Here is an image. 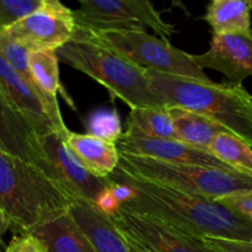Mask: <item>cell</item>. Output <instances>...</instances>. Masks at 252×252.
Returning <instances> with one entry per match:
<instances>
[{
	"label": "cell",
	"mask_w": 252,
	"mask_h": 252,
	"mask_svg": "<svg viewBox=\"0 0 252 252\" xmlns=\"http://www.w3.org/2000/svg\"><path fill=\"white\" fill-rule=\"evenodd\" d=\"M69 212L85 231L96 252H130L125 236L100 209L83 201H74Z\"/></svg>",
	"instance_id": "2e32d148"
},
{
	"label": "cell",
	"mask_w": 252,
	"mask_h": 252,
	"mask_svg": "<svg viewBox=\"0 0 252 252\" xmlns=\"http://www.w3.org/2000/svg\"><path fill=\"white\" fill-rule=\"evenodd\" d=\"M110 219L116 228L150 252H214L201 239L144 214L118 208Z\"/></svg>",
	"instance_id": "30bf717a"
},
{
	"label": "cell",
	"mask_w": 252,
	"mask_h": 252,
	"mask_svg": "<svg viewBox=\"0 0 252 252\" xmlns=\"http://www.w3.org/2000/svg\"><path fill=\"white\" fill-rule=\"evenodd\" d=\"M74 10L75 26L88 33L107 31H145L152 29L160 38L169 41L175 26L162 20L148 0H80Z\"/></svg>",
	"instance_id": "52a82bcc"
},
{
	"label": "cell",
	"mask_w": 252,
	"mask_h": 252,
	"mask_svg": "<svg viewBox=\"0 0 252 252\" xmlns=\"http://www.w3.org/2000/svg\"><path fill=\"white\" fill-rule=\"evenodd\" d=\"M5 252H48L44 244L33 234L15 235L10 240Z\"/></svg>",
	"instance_id": "83f0119b"
},
{
	"label": "cell",
	"mask_w": 252,
	"mask_h": 252,
	"mask_svg": "<svg viewBox=\"0 0 252 252\" xmlns=\"http://www.w3.org/2000/svg\"><path fill=\"white\" fill-rule=\"evenodd\" d=\"M0 89L33 127L39 138L57 132L41 96L12 69L0 53Z\"/></svg>",
	"instance_id": "5bb4252c"
},
{
	"label": "cell",
	"mask_w": 252,
	"mask_h": 252,
	"mask_svg": "<svg viewBox=\"0 0 252 252\" xmlns=\"http://www.w3.org/2000/svg\"><path fill=\"white\" fill-rule=\"evenodd\" d=\"M30 66L37 86L56 110H59L58 95L63 96L65 102L70 105L71 110H75L73 100L61 84L59 58L56 51L30 52Z\"/></svg>",
	"instance_id": "ffe728a7"
},
{
	"label": "cell",
	"mask_w": 252,
	"mask_h": 252,
	"mask_svg": "<svg viewBox=\"0 0 252 252\" xmlns=\"http://www.w3.org/2000/svg\"><path fill=\"white\" fill-rule=\"evenodd\" d=\"M0 53L4 57L5 61L12 66V69L26 81L27 85L41 96L42 100L46 103L47 110H48V113L49 116H51V120L52 122H53V126L54 128H56L57 133H59L62 137H65V135L68 134L69 129L66 128L65 123H64L61 111L56 110V108L47 101V98L44 97L42 91L39 90V88L37 86L36 80H34L33 78V74H32L31 71V66H30V52L27 51L26 48H24L22 46H20L19 43L14 42L12 39H10L7 36H5L4 33H0Z\"/></svg>",
	"instance_id": "44dd1931"
},
{
	"label": "cell",
	"mask_w": 252,
	"mask_h": 252,
	"mask_svg": "<svg viewBox=\"0 0 252 252\" xmlns=\"http://www.w3.org/2000/svg\"><path fill=\"white\" fill-rule=\"evenodd\" d=\"M48 252H96L70 212L48 221L33 233Z\"/></svg>",
	"instance_id": "e0dca14e"
},
{
	"label": "cell",
	"mask_w": 252,
	"mask_h": 252,
	"mask_svg": "<svg viewBox=\"0 0 252 252\" xmlns=\"http://www.w3.org/2000/svg\"><path fill=\"white\" fill-rule=\"evenodd\" d=\"M117 148L122 154L152 158L171 164L233 170L209 152L198 149L180 140L153 139L126 130L117 142Z\"/></svg>",
	"instance_id": "7c38bea8"
},
{
	"label": "cell",
	"mask_w": 252,
	"mask_h": 252,
	"mask_svg": "<svg viewBox=\"0 0 252 252\" xmlns=\"http://www.w3.org/2000/svg\"><path fill=\"white\" fill-rule=\"evenodd\" d=\"M64 143L81 165L94 176L108 179L118 167L121 153L116 143L93 134H80L69 130Z\"/></svg>",
	"instance_id": "9a60e30c"
},
{
	"label": "cell",
	"mask_w": 252,
	"mask_h": 252,
	"mask_svg": "<svg viewBox=\"0 0 252 252\" xmlns=\"http://www.w3.org/2000/svg\"><path fill=\"white\" fill-rule=\"evenodd\" d=\"M74 11L58 0H43L41 6L2 33L29 52L58 51L75 32Z\"/></svg>",
	"instance_id": "9c48e42d"
},
{
	"label": "cell",
	"mask_w": 252,
	"mask_h": 252,
	"mask_svg": "<svg viewBox=\"0 0 252 252\" xmlns=\"http://www.w3.org/2000/svg\"><path fill=\"white\" fill-rule=\"evenodd\" d=\"M153 91L167 106L219 123L252 148V95L243 85L196 80L147 70Z\"/></svg>",
	"instance_id": "7a4b0ae2"
},
{
	"label": "cell",
	"mask_w": 252,
	"mask_h": 252,
	"mask_svg": "<svg viewBox=\"0 0 252 252\" xmlns=\"http://www.w3.org/2000/svg\"><path fill=\"white\" fill-rule=\"evenodd\" d=\"M10 230V221L6 218L2 211L0 209V249L5 250L6 246L4 244V235L6 234V231Z\"/></svg>",
	"instance_id": "f1b7e54d"
},
{
	"label": "cell",
	"mask_w": 252,
	"mask_h": 252,
	"mask_svg": "<svg viewBox=\"0 0 252 252\" xmlns=\"http://www.w3.org/2000/svg\"><path fill=\"white\" fill-rule=\"evenodd\" d=\"M88 127L89 134L116 144L123 134L120 117L116 111H100L94 113L89 121Z\"/></svg>",
	"instance_id": "cb8c5ba5"
},
{
	"label": "cell",
	"mask_w": 252,
	"mask_h": 252,
	"mask_svg": "<svg viewBox=\"0 0 252 252\" xmlns=\"http://www.w3.org/2000/svg\"><path fill=\"white\" fill-rule=\"evenodd\" d=\"M177 139L182 143L209 152L212 142L218 134L229 132L219 123L184 108L167 106Z\"/></svg>",
	"instance_id": "ac0fdd59"
},
{
	"label": "cell",
	"mask_w": 252,
	"mask_h": 252,
	"mask_svg": "<svg viewBox=\"0 0 252 252\" xmlns=\"http://www.w3.org/2000/svg\"><path fill=\"white\" fill-rule=\"evenodd\" d=\"M59 62L100 83L113 98H120L130 110L166 107L153 91L147 70L102 46L85 32L75 29L73 38L57 51Z\"/></svg>",
	"instance_id": "277c9868"
},
{
	"label": "cell",
	"mask_w": 252,
	"mask_h": 252,
	"mask_svg": "<svg viewBox=\"0 0 252 252\" xmlns=\"http://www.w3.org/2000/svg\"><path fill=\"white\" fill-rule=\"evenodd\" d=\"M248 4H249V6H250V9L252 11V0H248Z\"/></svg>",
	"instance_id": "4dcf8cb0"
},
{
	"label": "cell",
	"mask_w": 252,
	"mask_h": 252,
	"mask_svg": "<svg viewBox=\"0 0 252 252\" xmlns=\"http://www.w3.org/2000/svg\"><path fill=\"white\" fill-rule=\"evenodd\" d=\"M202 241L214 252H252V241L221 238H204Z\"/></svg>",
	"instance_id": "4316f807"
},
{
	"label": "cell",
	"mask_w": 252,
	"mask_h": 252,
	"mask_svg": "<svg viewBox=\"0 0 252 252\" xmlns=\"http://www.w3.org/2000/svg\"><path fill=\"white\" fill-rule=\"evenodd\" d=\"M71 203L42 170L0 150V209L15 235L33 234L69 212Z\"/></svg>",
	"instance_id": "3957f363"
},
{
	"label": "cell",
	"mask_w": 252,
	"mask_h": 252,
	"mask_svg": "<svg viewBox=\"0 0 252 252\" xmlns=\"http://www.w3.org/2000/svg\"><path fill=\"white\" fill-rule=\"evenodd\" d=\"M122 235H123V234H122ZM123 236H125L126 241H127V245H128V248H129L130 252H150L149 250H147V249H145V248H143L142 245H139V244H138V243H135V241L130 240V239L127 238V236H126V235H123Z\"/></svg>",
	"instance_id": "f546056e"
},
{
	"label": "cell",
	"mask_w": 252,
	"mask_h": 252,
	"mask_svg": "<svg viewBox=\"0 0 252 252\" xmlns=\"http://www.w3.org/2000/svg\"><path fill=\"white\" fill-rule=\"evenodd\" d=\"M42 147L53 172L54 182L71 201H83L100 209L103 199L113 191L117 182L111 177L100 179L88 171L74 157L59 133L41 138Z\"/></svg>",
	"instance_id": "ba28073f"
},
{
	"label": "cell",
	"mask_w": 252,
	"mask_h": 252,
	"mask_svg": "<svg viewBox=\"0 0 252 252\" xmlns=\"http://www.w3.org/2000/svg\"><path fill=\"white\" fill-rule=\"evenodd\" d=\"M0 150L38 167L51 180L53 172L41 138L0 89Z\"/></svg>",
	"instance_id": "8fae6325"
},
{
	"label": "cell",
	"mask_w": 252,
	"mask_h": 252,
	"mask_svg": "<svg viewBox=\"0 0 252 252\" xmlns=\"http://www.w3.org/2000/svg\"><path fill=\"white\" fill-rule=\"evenodd\" d=\"M209 153L235 171L252 176V148L233 133L217 135Z\"/></svg>",
	"instance_id": "603a6c76"
},
{
	"label": "cell",
	"mask_w": 252,
	"mask_h": 252,
	"mask_svg": "<svg viewBox=\"0 0 252 252\" xmlns=\"http://www.w3.org/2000/svg\"><path fill=\"white\" fill-rule=\"evenodd\" d=\"M88 34L145 70L207 83L213 81L201 66L194 63L192 54L172 46L166 39L152 36L145 31H107Z\"/></svg>",
	"instance_id": "8992f818"
},
{
	"label": "cell",
	"mask_w": 252,
	"mask_h": 252,
	"mask_svg": "<svg viewBox=\"0 0 252 252\" xmlns=\"http://www.w3.org/2000/svg\"><path fill=\"white\" fill-rule=\"evenodd\" d=\"M204 21L213 33L252 34L248 0H213L207 6Z\"/></svg>",
	"instance_id": "d6986e66"
},
{
	"label": "cell",
	"mask_w": 252,
	"mask_h": 252,
	"mask_svg": "<svg viewBox=\"0 0 252 252\" xmlns=\"http://www.w3.org/2000/svg\"><path fill=\"white\" fill-rule=\"evenodd\" d=\"M216 202L252 224V191L239 192L230 196L221 197Z\"/></svg>",
	"instance_id": "484cf974"
},
{
	"label": "cell",
	"mask_w": 252,
	"mask_h": 252,
	"mask_svg": "<svg viewBox=\"0 0 252 252\" xmlns=\"http://www.w3.org/2000/svg\"><path fill=\"white\" fill-rule=\"evenodd\" d=\"M128 132L153 139H177L167 107H140L130 110L127 121Z\"/></svg>",
	"instance_id": "7402d4cb"
},
{
	"label": "cell",
	"mask_w": 252,
	"mask_h": 252,
	"mask_svg": "<svg viewBox=\"0 0 252 252\" xmlns=\"http://www.w3.org/2000/svg\"><path fill=\"white\" fill-rule=\"evenodd\" d=\"M118 167L133 176L212 201L239 192L252 191V176L233 170L171 164L122 153Z\"/></svg>",
	"instance_id": "5b68a950"
},
{
	"label": "cell",
	"mask_w": 252,
	"mask_h": 252,
	"mask_svg": "<svg viewBox=\"0 0 252 252\" xmlns=\"http://www.w3.org/2000/svg\"><path fill=\"white\" fill-rule=\"evenodd\" d=\"M43 0H0V33L36 11Z\"/></svg>",
	"instance_id": "d4e9b609"
},
{
	"label": "cell",
	"mask_w": 252,
	"mask_h": 252,
	"mask_svg": "<svg viewBox=\"0 0 252 252\" xmlns=\"http://www.w3.org/2000/svg\"><path fill=\"white\" fill-rule=\"evenodd\" d=\"M193 57L202 69H214L223 74L228 83L243 85L252 76V34L213 33L209 49Z\"/></svg>",
	"instance_id": "4fadbf2b"
},
{
	"label": "cell",
	"mask_w": 252,
	"mask_h": 252,
	"mask_svg": "<svg viewBox=\"0 0 252 252\" xmlns=\"http://www.w3.org/2000/svg\"><path fill=\"white\" fill-rule=\"evenodd\" d=\"M111 179L129 189L120 208L160 219L197 239L252 241V224L218 202L115 170Z\"/></svg>",
	"instance_id": "6da1fadb"
}]
</instances>
